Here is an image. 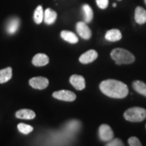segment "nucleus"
Masks as SVG:
<instances>
[{"label": "nucleus", "mask_w": 146, "mask_h": 146, "mask_svg": "<svg viewBox=\"0 0 146 146\" xmlns=\"http://www.w3.org/2000/svg\"><path fill=\"white\" fill-rule=\"evenodd\" d=\"M99 88L102 94L111 98L122 99L126 98L129 93L127 84L113 79L103 80L100 84Z\"/></svg>", "instance_id": "1"}, {"label": "nucleus", "mask_w": 146, "mask_h": 146, "mask_svg": "<svg viewBox=\"0 0 146 146\" xmlns=\"http://www.w3.org/2000/svg\"><path fill=\"white\" fill-rule=\"evenodd\" d=\"M110 56L117 65L131 64L135 62V56L128 50L123 48H115L111 53Z\"/></svg>", "instance_id": "2"}, {"label": "nucleus", "mask_w": 146, "mask_h": 146, "mask_svg": "<svg viewBox=\"0 0 146 146\" xmlns=\"http://www.w3.org/2000/svg\"><path fill=\"white\" fill-rule=\"evenodd\" d=\"M123 117L126 120L132 123L142 122L146 119V110L141 107H131L124 112Z\"/></svg>", "instance_id": "3"}, {"label": "nucleus", "mask_w": 146, "mask_h": 146, "mask_svg": "<svg viewBox=\"0 0 146 146\" xmlns=\"http://www.w3.org/2000/svg\"><path fill=\"white\" fill-rule=\"evenodd\" d=\"M53 98L64 102H73L76 99V95L69 90H59L53 94Z\"/></svg>", "instance_id": "4"}, {"label": "nucleus", "mask_w": 146, "mask_h": 146, "mask_svg": "<svg viewBox=\"0 0 146 146\" xmlns=\"http://www.w3.org/2000/svg\"><path fill=\"white\" fill-rule=\"evenodd\" d=\"M29 83L32 88L42 90L47 88V86L49 85V80L43 76H36L30 79Z\"/></svg>", "instance_id": "5"}, {"label": "nucleus", "mask_w": 146, "mask_h": 146, "mask_svg": "<svg viewBox=\"0 0 146 146\" xmlns=\"http://www.w3.org/2000/svg\"><path fill=\"white\" fill-rule=\"evenodd\" d=\"M99 138L104 142H108L114 138V131L107 124H102L99 127Z\"/></svg>", "instance_id": "6"}, {"label": "nucleus", "mask_w": 146, "mask_h": 146, "mask_svg": "<svg viewBox=\"0 0 146 146\" xmlns=\"http://www.w3.org/2000/svg\"><path fill=\"white\" fill-rule=\"evenodd\" d=\"M76 29L79 35L84 40H88L92 36V31L85 22H82V21L77 22Z\"/></svg>", "instance_id": "7"}, {"label": "nucleus", "mask_w": 146, "mask_h": 146, "mask_svg": "<svg viewBox=\"0 0 146 146\" xmlns=\"http://www.w3.org/2000/svg\"><path fill=\"white\" fill-rule=\"evenodd\" d=\"M98 52L96 50H89L80 56L79 61L83 64H88V63H93L94 60L98 58Z\"/></svg>", "instance_id": "8"}, {"label": "nucleus", "mask_w": 146, "mask_h": 146, "mask_svg": "<svg viewBox=\"0 0 146 146\" xmlns=\"http://www.w3.org/2000/svg\"><path fill=\"white\" fill-rule=\"evenodd\" d=\"M70 83L77 90H83L85 88V80L82 76L72 75L69 79Z\"/></svg>", "instance_id": "9"}, {"label": "nucleus", "mask_w": 146, "mask_h": 146, "mask_svg": "<svg viewBox=\"0 0 146 146\" xmlns=\"http://www.w3.org/2000/svg\"><path fill=\"white\" fill-rule=\"evenodd\" d=\"M50 62V58L47 56L46 54L39 53L36 54L34 57L33 58L32 63L35 66V67H43L46 66Z\"/></svg>", "instance_id": "10"}, {"label": "nucleus", "mask_w": 146, "mask_h": 146, "mask_svg": "<svg viewBox=\"0 0 146 146\" xmlns=\"http://www.w3.org/2000/svg\"><path fill=\"white\" fill-rule=\"evenodd\" d=\"M56 19H57L56 11H53L50 8L46 9V11H44V19H43V21L46 25H51L55 22Z\"/></svg>", "instance_id": "11"}, {"label": "nucleus", "mask_w": 146, "mask_h": 146, "mask_svg": "<svg viewBox=\"0 0 146 146\" xmlns=\"http://www.w3.org/2000/svg\"><path fill=\"white\" fill-rule=\"evenodd\" d=\"M16 117L22 119H33L36 117V114L32 110L22 109L16 112Z\"/></svg>", "instance_id": "12"}, {"label": "nucleus", "mask_w": 146, "mask_h": 146, "mask_svg": "<svg viewBox=\"0 0 146 146\" xmlns=\"http://www.w3.org/2000/svg\"><path fill=\"white\" fill-rule=\"evenodd\" d=\"M105 38L109 42H118L122 38V33L119 29H113L106 32L105 35Z\"/></svg>", "instance_id": "13"}, {"label": "nucleus", "mask_w": 146, "mask_h": 146, "mask_svg": "<svg viewBox=\"0 0 146 146\" xmlns=\"http://www.w3.org/2000/svg\"><path fill=\"white\" fill-rule=\"evenodd\" d=\"M135 21L139 25L146 23V11L142 7H137L135 10Z\"/></svg>", "instance_id": "14"}, {"label": "nucleus", "mask_w": 146, "mask_h": 146, "mask_svg": "<svg viewBox=\"0 0 146 146\" xmlns=\"http://www.w3.org/2000/svg\"><path fill=\"white\" fill-rule=\"evenodd\" d=\"M60 36L63 38L64 41L69 42L71 44H76L79 41L78 36H76L74 33L71 31H67V30H63L61 32Z\"/></svg>", "instance_id": "15"}, {"label": "nucleus", "mask_w": 146, "mask_h": 146, "mask_svg": "<svg viewBox=\"0 0 146 146\" xmlns=\"http://www.w3.org/2000/svg\"><path fill=\"white\" fill-rule=\"evenodd\" d=\"M12 77V69L11 68H7L0 70V84H4L10 80Z\"/></svg>", "instance_id": "16"}, {"label": "nucleus", "mask_w": 146, "mask_h": 146, "mask_svg": "<svg viewBox=\"0 0 146 146\" xmlns=\"http://www.w3.org/2000/svg\"><path fill=\"white\" fill-rule=\"evenodd\" d=\"M82 10L84 12V18L85 23L91 22L94 18V11L92 10L91 7L88 4H84L82 7Z\"/></svg>", "instance_id": "17"}, {"label": "nucleus", "mask_w": 146, "mask_h": 146, "mask_svg": "<svg viewBox=\"0 0 146 146\" xmlns=\"http://www.w3.org/2000/svg\"><path fill=\"white\" fill-rule=\"evenodd\" d=\"M132 87L138 94L146 97V84L141 80H136L132 83Z\"/></svg>", "instance_id": "18"}, {"label": "nucleus", "mask_w": 146, "mask_h": 146, "mask_svg": "<svg viewBox=\"0 0 146 146\" xmlns=\"http://www.w3.org/2000/svg\"><path fill=\"white\" fill-rule=\"evenodd\" d=\"M20 26V20L18 18H14V19H11L8 24H7V33H10V34H13L15 33L18 28Z\"/></svg>", "instance_id": "19"}, {"label": "nucleus", "mask_w": 146, "mask_h": 146, "mask_svg": "<svg viewBox=\"0 0 146 146\" xmlns=\"http://www.w3.org/2000/svg\"><path fill=\"white\" fill-rule=\"evenodd\" d=\"M44 19V11H43V7L42 6L39 5L36 8V10L34 11V15H33V20L34 22L37 24V25H40Z\"/></svg>", "instance_id": "20"}, {"label": "nucleus", "mask_w": 146, "mask_h": 146, "mask_svg": "<svg viewBox=\"0 0 146 146\" xmlns=\"http://www.w3.org/2000/svg\"><path fill=\"white\" fill-rule=\"evenodd\" d=\"M17 128L21 133H23L25 135H28L33 131V127L32 126L28 125L25 123H19L17 126Z\"/></svg>", "instance_id": "21"}, {"label": "nucleus", "mask_w": 146, "mask_h": 146, "mask_svg": "<svg viewBox=\"0 0 146 146\" xmlns=\"http://www.w3.org/2000/svg\"><path fill=\"white\" fill-rule=\"evenodd\" d=\"M107 146H123L124 144L123 141H121L119 138H113L112 140L108 141V143L106 145Z\"/></svg>", "instance_id": "22"}, {"label": "nucleus", "mask_w": 146, "mask_h": 146, "mask_svg": "<svg viewBox=\"0 0 146 146\" xmlns=\"http://www.w3.org/2000/svg\"><path fill=\"white\" fill-rule=\"evenodd\" d=\"M128 145L130 146H141L142 144L140 140L136 136H131L128 139Z\"/></svg>", "instance_id": "23"}, {"label": "nucleus", "mask_w": 146, "mask_h": 146, "mask_svg": "<svg viewBox=\"0 0 146 146\" xmlns=\"http://www.w3.org/2000/svg\"><path fill=\"white\" fill-rule=\"evenodd\" d=\"M97 5L98 6V7L101 9H106L108 4H109V0H96Z\"/></svg>", "instance_id": "24"}, {"label": "nucleus", "mask_w": 146, "mask_h": 146, "mask_svg": "<svg viewBox=\"0 0 146 146\" xmlns=\"http://www.w3.org/2000/svg\"><path fill=\"white\" fill-rule=\"evenodd\" d=\"M116 6H117V4H116V3H114V4H113V7H115Z\"/></svg>", "instance_id": "25"}, {"label": "nucleus", "mask_w": 146, "mask_h": 146, "mask_svg": "<svg viewBox=\"0 0 146 146\" xmlns=\"http://www.w3.org/2000/svg\"><path fill=\"white\" fill-rule=\"evenodd\" d=\"M145 4H146V0H145Z\"/></svg>", "instance_id": "26"}, {"label": "nucleus", "mask_w": 146, "mask_h": 146, "mask_svg": "<svg viewBox=\"0 0 146 146\" xmlns=\"http://www.w3.org/2000/svg\"><path fill=\"white\" fill-rule=\"evenodd\" d=\"M119 1H121V0H119Z\"/></svg>", "instance_id": "27"}, {"label": "nucleus", "mask_w": 146, "mask_h": 146, "mask_svg": "<svg viewBox=\"0 0 146 146\" xmlns=\"http://www.w3.org/2000/svg\"><path fill=\"white\" fill-rule=\"evenodd\" d=\"M145 127H146V126H145Z\"/></svg>", "instance_id": "28"}]
</instances>
